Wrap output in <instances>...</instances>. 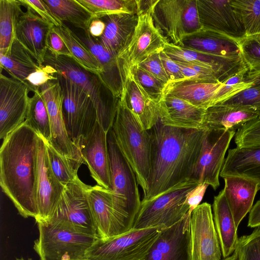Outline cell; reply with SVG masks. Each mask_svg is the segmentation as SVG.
Here are the masks:
<instances>
[{"label": "cell", "mask_w": 260, "mask_h": 260, "mask_svg": "<svg viewBox=\"0 0 260 260\" xmlns=\"http://www.w3.org/2000/svg\"><path fill=\"white\" fill-rule=\"evenodd\" d=\"M54 29L71 53L73 58L84 69L101 78L103 73L102 66L76 34L64 23L60 26H54Z\"/></svg>", "instance_id": "cell-35"}, {"label": "cell", "mask_w": 260, "mask_h": 260, "mask_svg": "<svg viewBox=\"0 0 260 260\" xmlns=\"http://www.w3.org/2000/svg\"><path fill=\"white\" fill-rule=\"evenodd\" d=\"M0 64L11 77L25 84L28 76L42 67L15 38L7 50L0 52Z\"/></svg>", "instance_id": "cell-34"}, {"label": "cell", "mask_w": 260, "mask_h": 260, "mask_svg": "<svg viewBox=\"0 0 260 260\" xmlns=\"http://www.w3.org/2000/svg\"><path fill=\"white\" fill-rule=\"evenodd\" d=\"M22 6L29 8L44 20L56 27L60 26L63 23L52 12L44 0H19Z\"/></svg>", "instance_id": "cell-48"}, {"label": "cell", "mask_w": 260, "mask_h": 260, "mask_svg": "<svg viewBox=\"0 0 260 260\" xmlns=\"http://www.w3.org/2000/svg\"><path fill=\"white\" fill-rule=\"evenodd\" d=\"M106 27L105 22L100 18H94L91 21L88 32L94 39L99 38L104 33Z\"/></svg>", "instance_id": "cell-55"}, {"label": "cell", "mask_w": 260, "mask_h": 260, "mask_svg": "<svg viewBox=\"0 0 260 260\" xmlns=\"http://www.w3.org/2000/svg\"><path fill=\"white\" fill-rule=\"evenodd\" d=\"M53 14L62 22L72 24L83 31L88 29L93 16L77 0H44Z\"/></svg>", "instance_id": "cell-36"}, {"label": "cell", "mask_w": 260, "mask_h": 260, "mask_svg": "<svg viewBox=\"0 0 260 260\" xmlns=\"http://www.w3.org/2000/svg\"><path fill=\"white\" fill-rule=\"evenodd\" d=\"M138 66L165 85L169 82L168 77L160 58L159 53L152 55Z\"/></svg>", "instance_id": "cell-51"}, {"label": "cell", "mask_w": 260, "mask_h": 260, "mask_svg": "<svg viewBox=\"0 0 260 260\" xmlns=\"http://www.w3.org/2000/svg\"><path fill=\"white\" fill-rule=\"evenodd\" d=\"M191 260H221L222 253L210 204H200L190 219Z\"/></svg>", "instance_id": "cell-15"}, {"label": "cell", "mask_w": 260, "mask_h": 260, "mask_svg": "<svg viewBox=\"0 0 260 260\" xmlns=\"http://www.w3.org/2000/svg\"><path fill=\"white\" fill-rule=\"evenodd\" d=\"M163 51L175 61L209 68L223 82L231 76L247 68L242 58L234 59L204 54L168 42Z\"/></svg>", "instance_id": "cell-22"}, {"label": "cell", "mask_w": 260, "mask_h": 260, "mask_svg": "<svg viewBox=\"0 0 260 260\" xmlns=\"http://www.w3.org/2000/svg\"><path fill=\"white\" fill-rule=\"evenodd\" d=\"M186 0H158L152 12L156 27L168 42L182 47L186 36Z\"/></svg>", "instance_id": "cell-23"}, {"label": "cell", "mask_w": 260, "mask_h": 260, "mask_svg": "<svg viewBox=\"0 0 260 260\" xmlns=\"http://www.w3.org/2000/svg\"><path fill=\"white\" fill-rule=\"evenodd\" d=\"M223 179L225 197L238 228L253 206L258 185L251 180L239 176H229Z\"/></svg>", "instance_id": "cell-30"}, {"label": "cell", "mask_w": 260, "mask_h": 260, "mask_svg": "<svg viewBox=\"0 0 260 260\" xmlns=\"http://www.w3.org/2000/svg\"><path fill=\"white\" fill-rule=\"evenodd\" d=\"M245 80L253 84H260V70L249 71L245 77Z\"/></svg>", "instance_id": "cell-57"}, {"label": "cell", "mask_w": 260, "mask_h": 260, "mask_svg": "<svg viewBox=\"0 0 260 260\" xmlns=\"http://www.w3.org/2000/svg\"><path fill=\"white\" fill-rule=\"evenodd\" d=\"M25 121L39 135L45 140L51 141L49 117L39 88L35 90L32 96L30 98Z\"/></svg>", "instance_id": "cell-38"}, {"label": "cell", "mask_w": 260, "mask_h": 260, "mask_svg": "<svg viewBox=\"0 0 260 260\" xmlns=\"http://www.w3.org/2000/svg\"><path fill=\"white\" fill-rule=\"evenodd\" d=\"M235 251L238 260H260V226L239 238Z\"/></svg>", "instance_id": "cell-44"}, {"label": "cell", "mask_w": 260, "mask_h": 260, "mask_svg": "<svg viewBox=\"0 0 260 260\" xmlns=\"http://www.w3.org/2000/svg\"><path fill=\"white\" fill-rule=\"evenodd\" d=\"M86 193L99 238H109L133 228L128 213L111 190L88 185Z\"/></svg>", "instance_id": "cell-10"}, {"label": "cell", "mask_w": 260, "mask_h": 260, "mask_svg": "<svg viewBox=\"0 0 260 260\" xmlns=\"http://www.w3.org/2000/svg\"><path fill=\"white\" fill-rule=\"evenodd\" d=\"M199 184L189 179L152 200L141 201L133 228H167L179 222L189 211L186 203L187 194Z\"/></svg>", "instance_id": "cell-6"}, {"label": "cell", "mask_w": 260, "mask_h": 260, "mask_svg": "<svg viewBox=\"0 0 260 260\" xmlns=\"http://www.w3.org/2000/svg\"><path fill=\"white\" fill-rule=\"evenodd\" d=\"M249 71L247 67L222 82V86L215 95V105L224 102L252 86L253 83L245 80V77Z\"/></svg>", "instance_id": "cell-42"}, {"label": "cell", "mask_w": 260, "mask_h": 260, "mask_svg": "<svg viewBox=\"0 0 260 260\" xmlns=\"http://www.w3.org/2000/svg\"><path fill=\"white\" fill-rule=\"evenodd\" d=\"M39 89L49 117L50 143L63 156L84 162L80 149L75 146L66 131L62 114L63 94L58 79L49 81L40 87Z\"/></svg>", "instance_id": "cell-16"}, {"label": "cell", "mask_w": 260, "mask_h": 260, "mask_svg": "<svg viewBox=\"0 0 260 260\" xmlns=\"http://www.w3.org/2000/svg\"><path fill=\"white\" fill-rule=\"evenodd\" d=\"M238 42L241 57L249 71L260 70V35L245 37Z\"/></svg>", "instance_id": "cell-43"}, {"label": "cell", "mask_w": 260, "mask_h": 260, "mask_svg": "<svg viewBox=\"0 0 260 260\" xmlns=\"http://www.w3.org/2000/svg\"><path fill=\"white\" fill-rule=\"evenodd\" d=\"M215 228L223 258L235 251L239 238L237 228L226 201L223 189L214 197L212 205Z\"/></svg>", "instance_id": "cell-31"}, {"label": "cell", "mask_w": 260, "mask_h": 260, "mask_svg": "<svg viewBox=\"0 0 260 260\" xmlns=\"http://www.w3.org/2000/svg\"><path fill=\"white\" fill-rule=\"evenodd\" d=\"M38 134L25 120L3 140L0 185L19 214L37 219Z\"/></svg>", "instance_id": "cell-2"}, {"label": "cell", "mask_w": 260, "mask_h": 260, "mask_svg": "<svg viewBox=\"0 0 260 260\" xmlns=\"http://www.w3.org/2000/svg\"><path fill=\"white\" fill-rule=\"evenodd\" d=\"M182 47L206 54L242 58L238 41L221 34L203 28L186 36Z\"/></svg>", "instance_id": "cell-27"}, {"label": "cell", "mask_w": 260, "mask_h": 260, "mask_svg": "<svg viewBox=\"0 0 260 260\" xmlns=\"http://www.w3.org/2000/svg\"><path fill=\"white\" fill-rule=\"evenodd\" d=\"M231 0H197L202 28L215 31L239 41L246 37L242 24Z\"/></svg>", "instance_id": "cell-18"}, {"label": "cell", "mask_w": 260, "mask_h": 260, "mask_svg": "<svg viewBox=\"0 0 260 260\" xmlns=\"http://www.w3.org/2000/svg\"><path fill=\"white\" fill-rule=\"evenodd\" d=\"M162 124L180 128L203 129L206 110L170 95H163L159 102Z\"/></svg>", "instance_id": "cell-24"}, {"label": "cell", "mask_w": 260, "mask_h": 260, "mask_svg": "<svg viewBox=\"0 0 260 260\" xmlns=\"http://www.w3.org/2000/svg\"><path fill=\"white\" fill-rule=\"evenodd\" d=\"M74 260H89V259H88L86 258H81V259H74Z\"/></svg>", "instance_id": "cell-60"}, {"label": "cell", "mask_w": 260, "mask_h": 260, "mask_svg": "<svg viewBox=\"0 0 260 260\" xmlns=\"http://www.w3.org/2000/svg\"><path fill=\"white\" fill-rule=\"evenodd\" d=\"M88 187L79 178L66 185L47 223L97 237L87 197Z\"/></svg>", "instance_id": "cell-11"}, {"label": "cell", "mask_w": 260, "mask_h": 260, "mask_svg": "<svg viewBox=\"0 0 260 260\" xmlns=\"http://www.w3.org/2000/svg\"><path fill=\"white\" fill-rule=\"evenodd\" d=\"M56 70L50 66L43 65L39 70L30 74L26 78L25 84L30 91L35 90L50 80L57 79Z\"/></svg>", "instance_id": "cell-49"}, {"label": "cell", "mask_w": 260, "mask_h": 260, "mask_svg": "<svg viewBox=\"0 0 260 260\" xmlns=\"http://www.w3.org/2000/svg\"><path fill=\"white\" fill-rule=\"evenodd\" d=\"M30 91L24 82L0 75V138L4 140L21 124L27 115Z\"/></svg>", "instance_id": "cell-14"}, {"label": "cell", "mask_w": 260, "mask_h": 260, "mask_svg": "<svg viewBox=\"0 0 260 260\" xmlns=\"http://www.w3.org/2000/svg\"><path fill=\"white\" fill-rule=\"evenodd\" d=\"M43 65L52 67L56 73L69 79L82 89L94 104L98 123L108 133L112 127L118 98L113 96L99 76L84 69L73 58L57 55L48 50Z\"/></svg>", "instance_id": "cell-4"}, {"label": "cell", "mask_w": 260, "mask_h": 260, "mask_svg": "<svg viewBox=\"0 0 260 260\" xmlns=\"http://www.w3.org/2000/svg\"><path fill=\"white\" fill-rule=\"evenodd\" d=\"M222 83H210L184 79L165 85L163 95H170L205 110L215 106V95Z\"/></svg>", "instance_id": "cell-26"}, {"label": "cell", "mask_w": 260, "mask_h": 260, "mask_svg": "<svg viewBox=\"0 0 260 260\" xmlns=\"http://www.w3.org/2000/svg\"><path fill=\"white\" fill-rule=\"evenodd\" d=\"M21 15L15 30V38L42 67L48 50V38L54 25L29 8Z\"/></svg>", "instance_id": "cell-21"}, {"label": "cell", "mask_w": 260, "mask_h": 260, "mask_svg": "<svg viewBox=\"0 0 260 260\" xmlns=\"http://www.w3.org/2000/svg\"><path fill=\"white\" fill-rule=\"evenodd\" d=\"M112 129L117 144L135 172L144 196L151 166V135L143 128L121 95L117 99Z\"/></svg>", "instance_id": "cell-3"}, {"label": "cell", "mask_w": 260, "mask_h": 260, "mask_svg": "<svg viewBox=\"0 0 260 260\" xmlns=\"http://www.w3.org/2000/svg\"><path fill=\"white\" fill-rule=\"evenodd\" d=\"M77 1L90 12L93 18L119 13L138 14L137 0Z\"/></svg>", "instance_id": "cell-40"}, {"label": "cell", "mask_w": 260, "mask_h": 260, "mask_svg": "<svg viewBox=\"0 0 260 260\" xmlns=\"http://www.w3.org/2000/svg\"><path fill=\"white\" fill-rule=\"evenodd\" d=\"M231 5L246 37L260 35V0H232Z\"/></svg>", "instance_id": "cell-41"}, {"label": "cell", "mask_w": 260, "mask_h": 260, "mask_svg": "<svg viewBox=\"0 0 260 260\" xmlns=\"http://www.w3.org/2000/svg\"><path fill=\"white\" fill-rule=\"evenodd\" d=\"M184 16L186 36L194 34L202 29L199 17L197 0H186Z\"/></svg>", "instance_id": "cell-50"}, {"label": "cell", "mask_w": 260, "mask_h": 260, "mask_svg": "<svg viewBox=\"0 0 260 260\" xmlns=\"http://www.w3.org/2000/svg\"><path fill=\"white\" fill-rule=\"evenodd\" d=\"M165 227L132 228L107 238H98L87 250L89 260H143Z\"/></svg>", "instance_id": "cell-5"}, {"label": "cell", "mask_w": 260, "mask_h": 260, "mask_svg": "<svg viewBox=\"0 0 260 260\" xmlns=\"http://www.w3.org/2000/svg\"><path fill=\"white\" fill-rule=\"evenodd\" d=\"M234 136L237 147L260 144V118L245 123L237 129Z\"/></svg>", "instance_id": "cell-47"}, {"label": "cell", "mask_w": 260, "mask_h": 260, "mask_svg": "<svg viewBox=\"0 0 260 260\" xmlns=\"http://www.w3.org/2000/svg\"><path fill=\"white\" fill-rule=\"evenodd\" d=\"M189 212L173 226L165 228L143 260H191Z\"/></svg>", "instance_id": "cell-19"}, {"label": "cell", "mask_w": 260, "mask_h": 260, "mask_svg": "<svg viewBox=\"0 0 260 260\" xmlns=\"http://www.w3.org/2000/svg\"><path fill=\"white\" fill-rule=\"evenodd\" d=\"M159 56L168 77L169 82L185 79L178 64L163 50L159 52Z\"/></svg>", "instance_id": "cell-52"}, {"label": "cell", "mask_w": 260, "mask_h": 260, "mask_svg": "<svg viewBox=\"0 0 260 260\" xmlns=\"http://www.w3.org/2000/svg\"><path fill=\"white\" fill-rule=\"evenodd\" d=\"M76 35L102 66L103 73L100 79L113 96L118 98L122 92V83L116 56L101 45L87 30L83 31V35Z\"/></svg>", "instance_id": "cell-33"}, {"label": "cell", "mask_w": 260, "mask_h": 260, "mask_svg": "<svg viewBox=\"0 0 260 260\" xmlns=\"http://www.w3.org/2000/svg\"><path fill=\"white\" fill-rule=\"evenodd\" d=\"M247 226L255 228L260 226V200L256 202L249 212Z\"/></svg>", "instance_id": "cell-56"}, {"label": "cell", "mask_w": 260, "mask_h": 260, "mask_svg": "<svg viewBox=\"0 0 260 260\" xmlns=\"http://www.w3.org/2000/svg\"><path fill=\"white\" fill-rule=\"evenodd\" d=\"M63 94L62 114L67 132L80 149L83 140L98 122L94 104L82 89L64 76L56 73Z\"/></svg>", "instance_id": "cell-8"}, {"label": "cell", "mask_w": 260, "mask_h": 260, "mask_svg": "<svg viewBox=\"0 0 260 260\" xmlns=\"http://www.w3.org/2000/svg\"><path fill=\"white\" fill-rule=\"evenodd\" d=\"M111 188L135 220L141 201L138 182L132 168L122 154L112 128L107 133Z\"/></svg>", "instance_id": "cell-13"}, {"label": "cell", "mask_w": 260, "mask_h": 260, "mask_svg": "<svg viewBox=\"0 0 260 260\" xmlns=\"http://www.w3.org/2000/svg\"><path fill=\"white\" fill-rule=\"evenodd\" d=\"M229 176L251 180L257 184L260 190V144L229 150L220 177Z\"/></svg>", "instance_id": "cell-28"}, {"label": "cell", "mask_w": 260, "mask_h": 260, "mask_svg": "<svg viewBox=\"0 0 260 260\" xmlns=\"http://www.w3.org/2000/svg\"><path fill=\"white\" fill-rule=\"evenodd\" d=\"M48 50L57 55H64L73 58L62 39L55 30L54 26L51 29L48 36Z\"/></svg>", "instance_id": "cell-53"}, {"label": "cell", "mask_w": 260, "mask_h": 260, "mask_svg": "<svg viewBox=\"0 0 260 260\" xmlns=\"http://www.w3.org/2000/svg\"><path fill=\"white\" fill-rule=\"evenodd\" d=\"M138 18L137 14L129 13L101 17L106 24L105 29L99 38L95 39L117 57L130 40L137 25Z\"/></svg>", "instance_id": "cell-29"}, {"label": "cell", "mask_w": 260, "mask_h": 260, "mask_svg": "<svg viewBox=\"0 0 260 260\" xmlns=\"http://www.w3.org/2000/svg\"><path fill=\"white\" fill-rule=\"evenodd\" d=\"M19 0H0V52L7 50L15 38V30L23 13Z\"/></svg>", "instance_id": "cell-37"}, {"label": "cell", "mask_w": 260, "mask_h": 260, "mask_svg": "<svg viewBox=\"0 0 260 260\" xmlns=\"http://www.w3.org/2000/svg\"><path fill=\"white\" fill-rule=\"evenodd\" d=\"M209 185L205 183L199 184L187 194L186 203L189 206L188 212L191 213L202 200L206 190Z\"/></svg>", "instance_id": "cell-54"}, {"label": "cell", "mask_w": 260, "mask_h": 260, "mask_svg": "<svg viewBox=\"0 0 260 260\" xmlns=\"http://www.w3.org/2000/svg\"><path fill=\"white\" fill-rule=\"evenodd\" d=\"M43 139L47 147L51 170L58 181L65 186L79 178L78 170L84 162L63 156L53 147L49 141Z\"/></svg>", "instance_id": "cell-39"}, {"label": "cell", "mask_w": 260, "mask_h": 260, "mask_svg": "<svg viewBox=\"0 0 260 260\" xmlns=\"http://www.w3.org/2000/svg\"><path fill=\"white\" fill-rule=\"evenodd\" d=\"M132 73L142 87L152 99L156 102L160 100L165 86L164 83L156 79L139 66L133 69Z\"/></svg>", "instance_id": "cell-45"}, {"label": "cell", "mask_w": 260, "mask_h": 260, "mask_svg": "<svg viewBox=\"0 0 260 260\" xmlns=\"http://www.w3.org/2000/svg\"><path fill=\"white\" fill-rule=\"evenodd\" d=\"M236 131L205 129L200 153L190 179L205 183L216 190L220 185L219 177L224 156Z\"/></svg>", "instance_id": "cell-12"}, {"label": "cell", "mask_w": 260, "mask_h": 260, "mask_svg": "<svg viewBox=\"0 0 260 260\" xmlns=\"http://www.w3.org/2000/svg\"><path fill=\"white\" fill-rule=\"evenodd\" d=\"M258 117V114L249 107L216 105L206 110L203 129L236 131Z\"/></svg>", "instance_id": "cell-32"}, {"label": "cell", "mask_w": 260, "mask_h": 260, "mask_svg": "<svg viewBox=\"0 0 260 260\" xmlns=\"http://www.w3.org/2000/svg\"><path fill=\"white\" fill-rule=\"evenodd\" d=\"M204 132L165 125L159 119L150 129L151 166L141 201L152 200L190 179Z\"/></svg>", "instance_id": "cell-1"}, {"label": "cell", "mask_w": 260, "mask_h": 260, "mask_svg": "<svg viewBox=\"0 0 260 260\" xmlns=\"http://www.w3.org/2000/svg\"><path fill=\"white\" fill-rule=\"evenodd\" d=\"M221 260H238V256L237 252L234 251L233 253L230 256L226 258H224Z\"/></svg>", "instance_id": "cell-58"}, {"label": "cell", "mask_w": 260, "mask_h": 260, "mask_svg": "<svg viewBox=\"0 0 260 260\" xmlns=\"http://www.w3.org/2000/svg\"><path fill=\"white\" fill-rule=\"evenodd\" d=\"M15 260H26L24 259L23 257L21 258H16ZM27 260H32L31 258H28Z\"/></svg>", "instance_id": "cell-59"}, {"label": "cell", "mask_w": 260, "mask_h": 260, "mask_svg": "<svg viewBox=\"0 0 260 260\" xmlns=\"http://www.w3.org/2000/svg\"><path fill=\"white\" fill-rule=\"evenodd\" d=\"M219 105L249 107L254 109L260 118V84H253Z\"/></svg>", "instance_id": "cell-46"}, {"label": "cell", "mask_w": 260, "mask_h": 260, "mask_svg": "<svg viewBox=\"0 0 260 260\" xmlns=\"http://www.w3.org/2000/svg\"><path fill=\"white\" fill-rule=\"evenodd\" d=\"M120 95L125 98L128 107L144 129L150 130L158 121L159 101L148 94L132 73L125 79Z\"/></svg>", "instance_id": "cell-25"}, {"label": "cell", "mask_w": 260, "mask_h": 260, "mask_svg": "<svg viewBox=\"0 0 260 260\" xmlns=\"http://www.w3.org/2000/svg\"><path fill=\"white\" fill-rule=\"evenodd\" d=\"M138 16L137 25L130 40L116 57L122 88L133 69L149 57L162 51L168 42L155 25L151 12Z\"/></svg>", "instance_id": "cell-9"}, {"label": "cell", "mask_w": 260, "mask_h": 260, "mask_svg": "<svg viewBox=\"0 0 260 260\" xmlns=\"http://www.w3.org/2000/svg\"><path fill=\"white\" fill-rule=\"evenodd\" d=\"M39 237L34 249L40 260H74L85 258L98 238L44 222H37Z\"/></svg>", "instance_id": "cell-7"}, {"label": "cell", "mask_w": 260, "mask_h": 260, "mask_svg": "<svg viewBox=\"0 0 260 260\" xmlns=\"http://www.w3.org/2000/svg\"><path fill=\"white\" fill-rule=\"evenodd\" d=\"M81 155L97 184L111 188L107 133L97 122L80 145Z\"/></svg>", "instance_id": "cell-20"}, {"label": "cell", "mask_w": 260, "mask_h": 260, "mask_svg": "<svg viewBox=\"0 0 260 260\" xmlns=\"http://www.w3.org/2000/svg\"><path fill=\"white\" fill-rule=\"evenodd\" d=\"M38 152L37 207L36 222H48L61 198L64 186L54 175L43 138L39 135Z\"/></svg>", "instance_id": "cell-17"}]
</instances>
